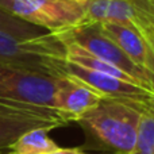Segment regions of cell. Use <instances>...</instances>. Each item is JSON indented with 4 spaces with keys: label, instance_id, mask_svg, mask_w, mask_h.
I'll return each instance as SVG.
<instances>
[{
    "label": "cell",
    "instance_id": "2e32d148",
    "mask_svg": "<svg viewBox=\"0 0 154 154\" xmlns=\"http://www.w3.org/2000/svg\"><path fill=\"white\" fill-rule=\"evenodd\" d=\"M103 154H125V153H112L111 152V153H103Z\"/></svg>",
    "mask_w": 154,
    "mask_h": 154
},
{
    "label": "cell",
    "instance_id": "277c9868",
    "mask_svg": "<svg viewBox=\"0 0 154 154\" xmlns=\"http://www.w3.org/2000/svg\"><path fill=\"white\" fill-rule=\"evenodd\" d=\"M8 12L49 32H61L85 22V3L72 0H10Z\"/></svg>",
    "mask_w": 154,
    "mask_h": 154
},
{
    "label": "cell",
    "instance_id": "7a4b0ae2",
    "mask_svg": "<svg viewBox=\"0 0 154 154\" xmlns=\"http://www.w3.org/2000/svg\"><path fill=\"white\" fill-rule=\"evenodd\" d=\"M0 65L65 77V46L56 32L20 39L0 31Z\"/></svg>",
    "mask_w": 154,
    "mask_h": 154
},
{
    "label": "cell",
    "instance_id": "30bf717a",
    "mask_svg": "<svg viewBox=\"0 0 154 154\" xmlns=\"http://www.w3.org/2000/svg\"><path fill=\"white\" fill-rule=\"evenodd\" d=\"M58 145L49 137L46 128H34L22 134L10 146L11 154H46L57 149Z\"/></svg>",
    "mask_w": 154,
    "mask_h": 154
},
{
    "label": "cell",
    "instance_id": "8fae6325",
    "mask_svg": "<svg viewBox=\"0 0 154 154\" xmlns=\"http://www.w3.org/2000/svg\"><path fill=\"white\" fill-rule=\"evenodd\" d=\"M0 31H4L20 39H31L46 34V30L29 23L16 15L0 8Z\"/></svg>",
    "mask_w": 154,
    "mask_h": 154
},
{
    "label": "cell",
    "instance_id": "e0dca14e",
    "mask_svg": "<svg viewBox=\"0 0 154 154\" xmlns=\"http://www.w3.org/2000/svg\"><path fill=\"white\" fill-rule=\"evenodd\" d=\"M72 2H76V0H72Z\"/></svg>",
    "mask_w": 154,
    "mask_h": 154
},
{
    "label": "cell",
    "instance_id": "7c38bea8",
    "mask_svg": "<svg viewBox=\"0 0 154 154\" xmlns=\"http://www.w3.org/2000/svg\"><path fill=\"white\" fill-rule=\"evenodd\" d=\"M133 154H154V108L142 109Z\"/></svg>",
    "mask_w": 154,
    "mask_h": 154
},
{
    "label": "cell",
    "instance_id": "4fadbf2b",
    "mask_svg": "<svg viewBox=\"0 0 154 154\" xmlns=\"http://www.w3.org/2000/svg\"><path fill=\"white\" fill-rule=\"evenodd\" d=\"M46 154H87V153L81 147H66V149H62V147L58 146L57 149L51 150V152Z\"/></svg>",
    "mask_w": 154,
    "mask_h": 154
},
{
    "label": "cell",
    "instance_id": "ba28073f",
    "mask_svg": "<svg viewBox=\"0 0 154 154\" xmlns=\"http://www.w3.org/2000/svg\"><path fill=\"white\" fill-rule=\"evenodd\" d=\"M100 27L104 34L108 35L126 56L149 76L154 92V60L152 50L142 35L133 26L115 22H103Z\"/></svg>",
    "mask_w": 154,
    "mask_h": 154
},
{
    "label": "cell",
    "instance_id": "8992f818",
    "mask_svg": "<svg viewBox=\"0 0 154 154\" xmlns=\"http://www.w3.org/2000/svg\"><path fill=\"white\" fill-rule=\"evenodd\" d=\"M65 76L72 77V79L89 85L91 88L100 92L106 97L137 101V103L145 104H154V93L146 88L125 81V80H120L118 77L77 66V65L70 64L68 61L65 65Z\"/></svg>",
    "mask_w": 154,
    "mask_h": 154
},
{
    "label": "cell",
    "instance_id": "5b68a950",
    "mask_svg": "<svg viewBox=\"0 0 154 154\" xmlns=\"http://www.w3.org/2000/svg\"><path fill=\"white\" fill-rule=\"evenodd\" d=\"M64 39H69L75 42L76 45L81 46L84 50L88 53L96 56L97 58L104 60V61L109 62V64L115 65L131 76L141 87L146 88V89L152 91V81H150L149 76L141 69L137 64H134L130 58L125 54V51L108 37L103 32L100 27V23L96 22H85L79 26L69 29L66 31L56 32ZM154 93V92H153Z\"/></svg>",
    "mask_w": 154,
    "mask_h": 154
},
{
    "label": "cell",
    "instance_id": "3957f363",
    "mask_svg": "<svg viewBox=\"0 0 154 154\" xmlns=\"http://www.w3.org/2000/svg\"><path fill=\"white\" fill-rule=\"evenodd\" d=\"M62 79L24 68L0 65V100L57 109L56 96Z\"/></svg>",
    "mask_w": 154,
    "mask_h": 154
},
{
    "label": "cell",
    "instance_id": "52a82bcc",
    "mask_svg": "<svg viewBox=\"0 0 154 154\" xmlns=\"http://www.w3.org/2000/svg\"><path fill=\"white\" fill-rule=\"evenodd\" d=\"M69 125L62 118L43 116L31 112L16 111L0 106V152L10 150V146L22 135L34 128H54Z\"/></svg>",
    "mask_w": 154,
    "mask_h": 154
},
{
    "label": "cell",
    "instance_id": "9a60e30c",
    "mask_svg": "<svg viewBox=\"0 0 154 154\" xmlns=\"http://www.w3.org/2000/svg\"><path fill=\"white\" fill-rule=\"evenodd\" d=\"M76 2H80V3H87V2H89V0H76Z\"/></svg>",
    "mask_w": 154,
    "mask_h": 154
},
{
    "label": "cell",
    "instance_id": "9c48e42d",
    "mask_svg": "<svg viewBox=\"0 0 154 154\" xmlns=\"http://www.w3.org/2000/svg\"><path fill=\"white\" fill-rule=\"evenodd\" d=\"M106 96L95 91L89 85L65 76L61 87L57 91L56 108L65 115L70 122H76L80 116L92 109Z\"/></svg>",
    "mask_w": 154,
    "mask_h": 154
},
{
    "label": "cell",
    "instance_id": "6da1fadb",
    "mask_svg": "<svg viewBox=\"0 0 154 154\" xmlns=\"http://www.w3.org/2000/svg\"><path fill=\"white\" fill-rule=\"evenodd\" d=\"M145 108H154V104L104 97L75 122L85 134L81 149L133 154L139 118Z\"/></svg>",
    "mask_w": 154,
    "mask_h": 154
},
{
    "label": "cell",
    "instance_id": "5bb4252c",
    "mask_svg": "<svg viewBox=\"0 0 154 154\" xmlns=\"http://www.w3.org/2000/svg\"><path fill=\"white\" fill-rule=\"evenodd\" d=\"M8 4H10V0H0V8L8 11Z\"/></svg>",
    "mask_w": 154,
    "mask_h": 154
}]
</instances>
